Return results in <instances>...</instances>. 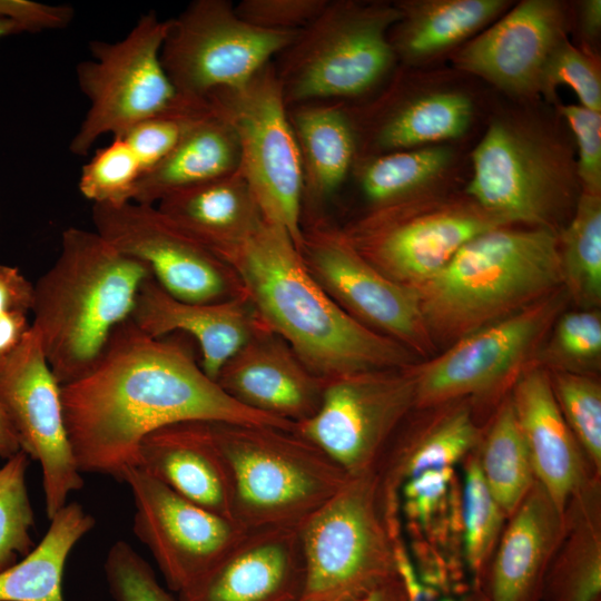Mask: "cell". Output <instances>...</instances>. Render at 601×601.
I'll list each match as a JSON object with an SVG mask.
<instances>
[{
  "label": "cell",
  "mask_w": 601,
  "mask_h": 601,
  "mask_svg": "<svg viewBox=\"0 0 601 601\" xmlns=\"http://www.w3.org/2000/svg\"><path fill=\"white\" fill-rule=\"evenodd\" d=\"M155 206L220 258L246 242L265 219L240 169L178 190Z\"/></svg>",
  "instance_id": "27"
},
{
  "label": "cell",
  "mask_w": 601,
  "mask_h": 601,
  "mask_svg": "<svg viewBox=\"0 0 601 601\" xmlns=\"http://www.w3.org/2000/svg\"><path fill=\"white\" fill-rule=\"evenodd\" d=\"M20 32H22V30L17 23L0 17V39Z\"/></svg>",
  "instance_id": "54"
},
{
  "label": "cell",
  "mask_w": 601,
  "mask_h": 601,
  "mask_svg": "<svg viewBox=\"0 0 601 601\" xmlns=\"http://www.w3.org/2000/svg\"><path fill=\"white\" fill-rule=\"evenodd\" d=\"M137 467L190 502L233 520L227 475L207 422H180L152 432L140 445Z\"/></svg>",
  "instance_id": "26"
},
{
  "label": "cell",
  "mask_w": 601,
  "mask_h": 601,
  "mask_svg": "<svg viewBox=\"0 0 601 601\" xmlns=\"http://www.w3.org/2000/svg\"><path fill=\"white\" fill-rule=\"evenodd\" d=\"M20 451L12 425L0 403V459H9Z\"/></svg>",
  "instance_id": "52"
},
{
  "label": "cell",
  "mask_w": 601,
  "mask_h": 601,
  "mask_svg": "<svg viewBox=\"0 0 601 601\" xmlns=\"http://www.w3.org/2000/svg\"><path fill=\"white\" fill-rule=\"evenodd\" d=\"M413 365L357 372L326 381L316 413L296 424L349 476L375 465L384 445L415 408Z\"/></svg>",
  "instance_id": "15"
},
{
  "label": "cell",
  "mask_w": 601,
  "mask_h": 601,
  "mask_svg": "<svg viewBox=\"0 0 601 601\" xmlns=\"http://www.w3.org/2000/svg\"><path fill=\"white\" fill-rule=\"evenodd\" d=\"M394 555L397 573L405 589L406 601H485L480 591L456 597L424 583L401 540L394 543Z\"/></svg>",
  "instance_id": "49"
},
{
  "label": "cell",
  "mask_w": 601,
  "mask_h": 601,
  "mask_svg": "<svg viewBox=\"0 0 601 601\" xmlns=\"http://www.w3.org/2000/svg\"><path fill=\"white\" fill-rule=\"evenodd\" d=\"M210 111L207 99L179 96L173 107L140 121L120 138L134 151L144 174L164 160L183 137Z\"/></svg>",
  "instance_id": "41"
},
{
  "label": "cell",
  "mask_w": 601,
  "mask_h": 601,
  "mask_svg": "<svg viewBox=\"0 0 601 601\" xmlns=\"http://www.w3.org/2000/svg\"><path fill=\"white\" fill-rule=\"evenodd\" d=\"M533 364L548 371L597 376L601 365L600 308L563 311L538 349Z\"/></svg>",
  "instance_id": "37"
},
{
  "label": "cell",
  "mask_w": 601,
  "mask_h": 601,
  "mask_svg": "<svg viewBox=\"0 0 601 601\" xmlns=\"http://www.w3.org/2000/svg\"><path fill=\"white\" fill-rule=\"evenodd\" d=\"M328 0H242L235 4L244 21L266 30L299 31L324 9Z\"/></svg>",
  "instance_id": "47"
},
{
  "label": "cell",
  "mask_w": 601,
  "mask_h": 601,
  "mask_svg": "<svg viewBox=\"0 0 601 601\" xmlns=\"http://www.w3.org/2000/svg\"><path fill=\"white\" fill-rule=\"evenodd\" d=\"M235 130L240 167L264 218L283 227L296 247L302 236L300 157L274 60L245 83L207 98Z\"/></svg>",
  "instance_id": "10"
},
{
  "label": "cell",
  "mask_w": 601,
  "mask_h": 601,
  "mask_svg": "<svg viewBox=\"0 0 601 601\" xmlns=\"http://www.w3.org/2000/svg\"><path fill=\"white\" fill-rule=\"evenodd\" d=\"M461 510L463 556L474 575L476 589L505 515L487 487L477 456L471 457L464 469Z\"/></svg>",
  "instance_id": "38"
},
{
  "label": "cell",
  "mask_w": 601,
  "mask_h": 601,
  "mask_svg": "<svg viewBox=\"0 0 601 601\" xmlns=\"http://www.w3.org/2000/svg\"><path fill=\"white\" fill-rule=\"evenodd\" d=\"M31 551L0 572V601H65L62 577L67 560L96 525L95 518L77 502H68L51 519Z\"/></svg>",
  "instance_id": "31"
},
{
  "label": "cell",
  "mask_w": 601,
  "mask_h": 601,
  "mask_svg": "<svg viewBox=\"0 0 601 601\" xmlns=\"http://www.w3.org/2000/svg\"><path fill=\"white\" fill-rule=\"evenodd\" d=\"M298 31H273L238 17L229 0H195L169 19L160 59L178 96L206 99L249 80Z\"/></svg>",
  "instance_id": "12"
},
{
  "label": "cell",
  "mask_w": 601,
  "mask_h": 601,
  "mask_svg": "<svg viewBox=\"0 0 601 601\" xmlns=\"http://www.w3.org/2000/svg\"><path fill=\"white\" fill-rule=\"evenodd\" d=\"M444 406L427 427L397 446L384 472L376 470L384 499H397L400 485L421 472L454 467L481 443L482 431L466 398Z\"/></svg>",
  "instance_id": "33"
},
{
  "label": "cell",
  "mask_w": 601,
  "mask_h": 601,
  "mask_svg": "<svg viewBox=\"0 0 601 601\" xmlns=\"http://www.w3.org/2000/svg\"><path fill=\"white\" fill-rule=\"evenodd\" d=\"M28 465L29 456L20 450L0 466V572L35 546V513L26 484Z\"/></svg>",
  "instance_id": "39"
},
{
  "label": "cell",
  "mask_w": 601,
  "mask_h": 601,
  "mask_svg": "<svg viewBox=\"0 0 601 601\" xmlns=\"http://www.w3.org/2000/svg\"><path fill=\"white\" fill-rule=\"evenodd\" d=\"M326 381L268 327L244 344L216 378L221 390L242 405L294 424L316 413Z\"/></svg>",
  "instance_id": "20"
},
{
  "label": "cell",
  "mask_w": 601,
  "mask_h": 601,
  "mask_svg": "<svg viewBox=\"0 0 601 601\" xmlns=\"http://www.w3.org/2000/svg\"><path fill=\"white\" fill-rule=\"evenodd\" d=\"M481 442L477 459L483 477L505 515H511L535 477L510 395L501 403Z\"/></svg>",
  "instance_id": "36"
},
{
  "label": "cell",
  "mask_w": 601,
  "mask_h": 601,
  "mask_svg": "<svg viewBox=\"0 0 601 601\" xmlns=\"http://www.w3.org/2000/svg\"><path fill=\"white\" fill-rule=\"evenodd\" d=\"M401 19L390 31L396 55L413 62L469 38L509 6L505 0H416L396 2Z\"/></svg>",
  "instance_id": "30"
},
{
  "label": "cell",
  "mask_w": 601,
  "mask_h": 601,
  "mask_svg": "<svg viewBox=\"0 0 601 601\" xmlns=\"http://www.w3.org/2000/svg\"><path fill=\"white\" fill-rule=\"evenodd\" d=\"M302 262L327 296L353 319L426 359L437 353L416 290L382 274L327 217L302 226Z\"/></svg>",
  "instance_id": "14"
},
{
  "label": "cell",
  "mask_w": 601,
  "mask_h": 601,
  "mask_svg": "<svg viewBox=\"0 0 601 601\" xmlns=\"http://www.w3.org/2000/svg\"><path fill=\"white\" fill-rule=\"evenodd\" d=\"M569 297L561 288L476 329L413 365L415 408L483 397L512 386L534 356Z\"/></svg>",
  "instance_id": "11"
},
{
  "label": "cell",
  "mask_w": 601,
  "mask_h": 601,
  "mask_svg": "<svg viewBox=\"0 0 601 601\" xmlns=\"http://www.w3.org/2000/svg\"><path fill=\"white\" fill-rule=\"evenodd\" d=\"M581 24L588 37L594 38L601 28V1L587 0L581 4Z\"/></svg>",
  "instance_id": "51"
},
{
  "label": "cell",
  "mask_w": 601,
  "mask_h": 601,
  "mask_svg": "<svg viewBox=\"0 0 601 601\" xmlns=\"http://www.w3.org/2000/svg\"><path fill=\"white\" fill-rule=\"evenodd\" d=\"M104 570L114 601H179L159 583L150 564L124 540L110 546Z\"/></svg>",
  "instance_id": "43"
},
{
  "label": "cell",
  "mask_w": 601,
  "mask_h": 601,
  "mask_svg": "<svg viewBox=\"0 0 601 601\" xmlns=\"http://www.w3.org/2000/svg\"><path fill=\"white\" fill-rule=\"evenodd\" d=\"M0 17L17 23L22 32H37L67 27L73 18V10L63 4L0 0Z\"/></svg>",
  "instance_id": "48"
},
{
  "label": "cell",
  "mask_w": 601,
  "mask_h": 601,
  "mask_svg": "<svg viewBox=\"0 0 601 601\" xmlns=\"http://www.w3.org/2000/svg\"><path fill=\"white\" fill-rule=\"evenodd\" d=\"M510 398L535 481L564 514L587 479L582 450L556 403L549 371L530 364L512 385Z\"/></svg>",
  "instance_id": "23"
},
{
  "label": "cell",
  "mask_w": 601,
  "mask_h": 601,
  "mask_svg": "<svg viewBox=\"0 0 601 601\" xmlns=\"http://www.w3.org/2000/svg\"><path fill=\"white\" fill-rule=\"evenodd\" d=\"M563 288L578 308L601 305V195L582 191L559 234Z\"/></svg>",
  "instance_id": "35"
},
{
  "label": "cell",
  "mask_w": 601,
  "mask_h": 601,
  "mask_svg": "<svg viewBox=\"0 0 601 601\" xmlns=\"http://www.w3.org/2000/svg\"><path fill=\"white\" fill-rule=\"evenodd\" d=\"M168 26L169 19L150 11L122 39L90 42L92 59L77 67L89 108L71 139L73 155L86 156L102 135L121 137L177 102L179 96L160 59Z\"/></svg>",
  "instance_id": "9"
},
{
  "label": "cell",
  "mask_w": 601,
  "mask_h": 601,
  "mask_svg": "<svg viewBox=\"0 0 601 601\" xmlns=\"http://www.w3.org/2000/svg\"><path fill=\"white\" fill-rule=\"evenodd\" d=\"M91 218L96 233L146 265L156 283L171 296L193 303L246 297L234 268L155 205L96 204Z\"/></svg>",
  "instance_id": "16"
},
{
  "label": "cell",
  "mask_w": 601,
  "mask_h": 601,
  "mask_svg": "<svg viewBox=\"0 0 601 601\" xmlns=\"http://www.w3.org/2000/svg\"><path fill=\"white\" fill-rule=\"evenodd\" d=\"M561 288L556 230L506 225L469 240L416 292L439 349Z\"/></svg>",
  "instance_id": "4"
},
{
  "label": "cell",
  "mask_w": 601,
  "mask_h": 601,
  "mask_svg": "<svg viewBox=\"0 0 601 601\" xmlns=\"http://www.w3.org/2000/svg\"><path fill=\"white\" fill-rule=\"evenodd\" d=\"M230 490L231 518L246 531L298 528L349 475L295 431L207 422Z\"/></svg>",
  "instance_id": "5"
},
{
  "label": "cell",
  "mask_w": 601,
  "mask_h": 601,
  "mask_svg": "<svg viewBox=\"0 0 601 601\" xmlns=\"http://www.w3.org/2000/svg\"><path fill=\"white\" fill-rule=\"evenodd\" d=\"M560 411L581 450L601 470V384L595 375L549 371Z\"/></svg>",
  "instance_id": "40"
},
{
  "label": "cell",
  "mask_w": 601,
  "mask_h": 601,
  "mask_svg": "<svg viewBox=\"0 0 601 601\" xmlns=\"http://www.w3.org/2000/svg\"><path fill=\"white\" fill-rule=\"evenodd\" d=\"M33 295L35 285L17 267L0 263V323L27 317Z\"/></svg>",
  "instance_id": "50"
},
{
  "label": "cell",
  "mask_w": 601,
  "mask_h": 601,
  "mask_svg": "<svg viewBox=\"0 0 601 601\" xmlns=\"http://www.w3.org/2000/svg\"><path fill=\"white\" fill-rule=\"evenodd\" d=\"M380 107L367 118L352 112L358 158L425 147L465 134L473 104L463 93L439 91ZM351 108V106H349Z\"/></svg>",
  "instance_id": "28"
},
{
  "label": "cell",
  "mask_w": 601,
  "mask_h": 601,
  "mask_svg": "<svg viewBox=\"0 0 601 601\" xmlns=\"http://www.w3.org/2000/svg\"><path fill=\"white\" fill-rule=\"evenodd\" d=\"M300 601H362L398 577L376 469L349 476L299 526Z\"/></svg>",
  "instance_id": "7"
},
{
  "label": "cell",
  "mask_w": 601,
  "mask_h": 601,
  "mask_svg": "<svg viewBox=\"0 0 601 601\" xmlns=\"http://www.w3.org/2000/svg\"><path fill=\"white\" fill-rule=\"evenodd\" d=\"M558 86L570 87L581 106L601 112V78L597 63L564 39L550 56L540 90L551 95Z\"/></svg>",
  "instance_id": "44"
},
{
  "label": "cell",
  "mask_w": 601,
  "mask_h": 601,
  "mask_svg": "<svg viewBox=\"0 0 601 601\" xmlns=\"http://www.w3.org/2000/svg\"><path fill=\"white\" fill-rule=\"evenodd\" d=\"M465 195L510 225H555L573 195L571 165L533 130L493 121L472 152Z\"/></svg>",
  "instance_id": "13"
},
{
  "label": "cell",
  "mask_w": 601,
  "mask_h": 601,
  "mask_svg": "<svg viewBox=\"0 0 601 601\" xmlns=\"http://www.w3.org/2000/svg\"><path fill=\"white\" fill-rule=\"evenodd\" d=\"M510 225L467 195L424 190L370 207L339 227L351 246L393 282L416 290L475 236Z\"/></svg>",
  "instance_id": "8"
},
{
  "label": "cell",
  "mask_w": 601,
  "mask_h": 601,
  "mask_svg": "<svg viewBox=\"0 0 601 601\" xmlns=\"http://www.w3.org/2000/svg\"><path fill=\"white\" fill-rule=\"evenodd\" d=\"M287 114L303 173L302 226L326 217L325 206L339 191L358 158L349 105L318 101L292 106Z\"/></svg>",
  "instance_id": "25"
},
{
  "label": "cell",
  "mask_w": 601,
  "mask_h": 601,
  "mask_svg": "<svg viewBox=\"0 0 601 601\" xmlns=\"http://www.w3.org/2000/svg\"><path fill=\"white\" fill-rule=\"evenodd\" d=\"M579 147L577 176L583 191L601 195V112L581 105L560 107Z\"/></svg>",
  "instance_id": "46"
},
{
  "label": "cell",
  "mask_w": 601,
  "mask_h": 601,
  "mask_svg": "<svg viewBox=\"0 0 601 601\" xmlns=\"http://www.w3.org/2000/svg\"><path fill=\"white\" fill-rule=\"evenodd\" d=\"M561 551L545 574L542 601H601V532L595 487L587 484L572 499Z\"/></svg>",
  "instance_id": "32"
},
{
  "label": "cell",
  "mask_w": 601,
  "mask_h": 601,
  "mask_svg": "<svg viewBox=\"0 0 601 601\" xmlns=\"http://www.w3.org/2000/svg\"><path fill=\"white\" fill-rule=\"evenodd\" d=\"M511 515L481 581L485 580L484 591H479L485 601H542L545 574L564 535V514L534 481Z\"/></svg>",
  "instance_id": "24"
},
{
  "label": "cell",
  "mask_w": 601,
  "mask_h": 601,
  "mask_svg": "<svg viewBox=\"0 0 601 601\" xmlns=\"http://www.w3.org/2000/svg\"><path fill=\"white\" fill-rule=\"evenodd\" d=\"M304 558L298 528L247 531L179 601H300Z\"/></svg>",
  "instance_id": "21"
},
{
  "label": "cell",
  "mask_w": 601,
  "mask_h": 601,
  "mask_svg": "<svg viewBox=\"0 0 601 601\" xmlns=\"http://www.w3.org/2000/svg\"><path fill=\"white\" fill-rule=\"evenodd\" d=\"M239 167L235 130L211 107L164 160L141 175L131 201L157 205L170 194L231 175Z\"/></svg>",
  "instance_id": "29"
},
{
  "label": "cell",
  "mask_w": 601,
  "mask_h": 601,
  "mask_svg": "<svg viewBox=\"0 0 601 601\" xmlns=\"http://www.w3.org/2000/svg\"><path fill=\"white\" fill-rule=\"evenodd\" d=\"M0 403L20 450L40 464L46 513L51 519L72 492L81 490L83 477L65 424L61 385L32 327L0 359Z\"/></svg>",
  "instance_id": "17"
},
{
  "label": "cell",
  "mask_w": 601,
  "mask_h": 601,
  "mask_svg": "<svg viewBox=\"0 0 601 601\" xmlns=\"http://www.w3.org/2000/svg\"><path fill=\"white\" fill-rule=\"evenodd\" d=\"M451 159L447 147H420L357 158L352 174L370 207H375L426 190Z\"/></svg>",
  "instance_id": "34"
},
{
  "label": "cell",
  "mask_w": 601,
  "mask_h": 601,
  "mask_svg": "<svg viewBox=\"0 0 601 601\" xmlns=\"http://www.w3.org/2000/svg\"><path fill=\"white\" fill-rule=\"evenodd\" d=\"M362 601H406V593L400 577L370 593Z\"/></svg>",
  "instance_id": "53"
},
{
  "label": "cell",
  "mask_w": 601,
  "mask_h": 601,
  "mask_svg": "<svg viewBox=\"0 0 601 601\" xmlns=\"http://www.w3.org/2000/svg\"><path fill=\"white\" fill-rule=\"evenodd\" d=\"M132 323L151 337L189 335L200 351L199 365L216 381L224 364L256 333L267 327L247 297L217 303L178 299L149 278L140 288Z\"/></svg>",
  "instance_id": "22"
},
{
  "label": "cell",
  "mask_w": 601,
  "mask_h": 601,
  "mask_svg": "<svg viewBox=\"0 0 601 601\" xmlns=\"http://www.w3.org/2000/svg\"><path fill=\"white\" fill-rule=\"evenodd\" d=\"M150 269L98 233L69 227L53 265L35 284L33 322L60 385L88 372L115 329L131 318Z\"/></svg>",
  "instance_id": "3"
},
{
  "label": "cell",
  "mask_w": 601,
  "mask_h": 601,
  "mask_svg": "<svg viewBox=\"0 0 601 601\" xmlns=\"http://www.w3.org/2000/svg\"><path fill=\"white\" fill-rule=\"evenodd\" d=\"M565 14L554 0H524L496 23L465 43L456 68L502 90L528 95L540 90L544 67L565 39Z\"/></svg>",
  "instance_id": "19"
},
{
  "label": "cell",
  "mask_w": 601,
  "mask_h": 601,
  "mask_svg": "<svg viewBox=\"0 0 601 601\" xmlns=\"http://www.w3.org/2000/svg\"><path fill=\"white\" fill-rule=\"evenodd\" d=\"M454 467L421 472L405 480L397 490L402 496L403 511L417 529L430 532L436 528V519L445 512L453 497Z\"/></svg>",
  "instance_id": "45"
},
{
  "label": "cell",
  "mask_w": 601,
  "mask_h": 601,
  "mask_svg": "<svg viewBox=\"0 0 601 601\" xmlns=\"http://www.w3.org/2000/svg\"><path fill=\"white\" fill-rule=\"evenodd\" d=\"M132 494V530L177 594L207 574L246 534L235 521L183 497L140 467L122 481Z\"/></svg>",
  "instance_id": "18"
},
{
  "label": "cell",
  "mask_w": 601,
  "mask_h": 601,
  "mask_svg": "<svg viewBox=\"0 0 601 601\" xmlns=\"http://www.w3.org/2000/svg\"><path fill=\"white\" fill-rule=\"evenodd\" d=\"M223 259L237 273L264 324L321 378L404 368L421 361L339 308L307 272L283 227L264 219Z\"/></svg>",
  "instance_id": "2"
},
{
  "label": "cell",
  "mask_w": 601,
  "mask_h": 601,
  "mask_svg": "<svg viewBox=\"0 0 601 601\" xmlns=\"http://www.w3.org/2000/svg\"><path fill=\"white\" fill-rule=\"evenodd\" d=\"M63 418L81 473L122 481L142 441L180 422H230L295 431L226 394L179 341L156 338L131 319L112 333L96 363L61 385Z\"/></svg>",
  "instance_id": "1"
},
{
  "label": "cell",
  "mask_w": 601,
  "mask_h": 601,
  "mask_svg": "<svg viewBox=\"0 0 601 601\" xmlns=\"http://www.w3.org/2000/svg\"><path fill=\"white\" fill-rule=\"evenodd\" d=\"M142 168L128 144L120 137L97 150L82 167L78 187L96 204L118 205L131 201Z\"/></svg>",
  "instance_id": "42"
},
{
  "label": "cell",
  "mask_w": 601,
  "mask_h": 601,
  "mask_svg": "<svg viewBox=\"0 0 601 601\" xmlns=\"http://www.w3.org/2000/svg\"><path fill=\"white\" fill-rule=\"evenodd\" d=\"M400 19L395 3L328 0L274 59L286 107L372 91L396 60L390 31Z\"/></svg>",
  "instance_id": "6"
}]
</instances>
